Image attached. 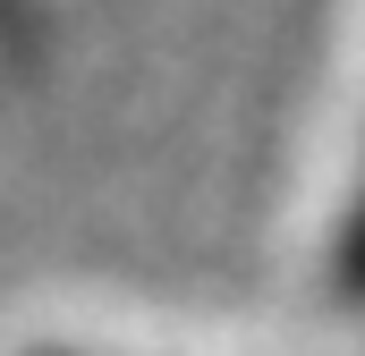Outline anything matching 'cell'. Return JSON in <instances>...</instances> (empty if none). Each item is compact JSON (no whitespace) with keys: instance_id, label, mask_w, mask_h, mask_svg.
Listing matches in <instances>:
<instances>
[{"instance_id":"1","label":"cell","mask_w":365,"mask_h":356,"mask_svg":"<svg viewBox=\"0 0 365 356\" xmlns=\"http://www.w3.org/2000/svg\"><path fill=\"white\" fill-rule=\"evenodd\" d=\"M331 297L365 305V162L349 187V212H340V238H331Z\"/></svg>"}]
</instances>
